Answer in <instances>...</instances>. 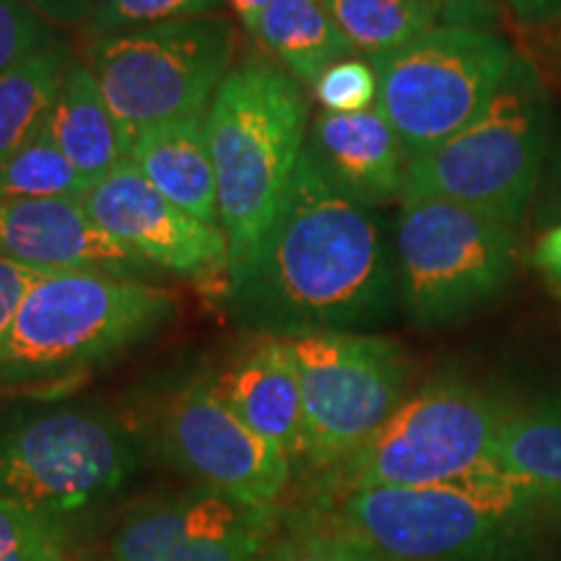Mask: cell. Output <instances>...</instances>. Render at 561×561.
I'll return each instance as SVG.
<instances>
[{
	"mask_svg": "<svg viewBox=\"0 0 561 561\" xmlns=\"http://www.w3.org/2000/svg\"><path fill=\"white\" fill-rule=\"evenodd\" d=\"M227 299L234 318L261 335L356 333L392 314L396 248L377 210L335 191L305 151L284 206Z\"/></svg>",
	"mask_w": 561,
	"mask_h": 561,
	"instance_id": "cell-1",
	"label": "cell"
},
{
	"mask_svg": "<svg viewBox=\"0 0 561 561\" xmlns=\"http://www.w3.org/2000/svg\"><path fill=\"white\" fill-rule=\"evenodd\" d=\"M310 96L265 55L237 60L206 112L229 284L248 268L305 157Z\"/></svg>",
	"mask_w": 561,
	"mask_h": 561,
	"instance_id": "cell-2",
	"label": "cell"
},
{
	"mask_svg": "<svg viewBox=\"0 0 561 561\" xmlns=\"http://www.w3.org/2000/svg\"><path fill=\"white\" fill-rule=\"evenodd\" d=\"M178 294L110 273H39L0 339V388L102 367L178 314Z\"/></svg>",
	"mask_w": 561,
	"mask_h": 561,
	"instance_id": "cell-3",
	"label": "cell"
},
{
	"mask_svg": "<svg viewBox=\"0 0 561 561\" xmlns=\"http://www.w3.org/2000/svg\"><path fill=\"white\" fill-rule=\"evenodd\" d=\"M538 504L520 483L489 471L432 486L341 491L328 525L388 561H486Z\"/></svg>",
	"mask_w": 561,
	"mask_h": 561,
	"instance_id": "cell-4",
	"label": "cell"
},
{
	"mask_svg": "<svg viewBox=\"0 0 561 561\" xmlns=\"http://www.w3.org/2000/svg\"><path fill=\"white\" fill-rule=\"evenodd\" d=\"M551 149L549 94L517 55L476 121L409 164L403 198H445L517 227L536 198Z\"/></svg>",
	"mask_w": 561,
	"mask_h": 561,
	"instance_id": "cell-5",
	"label": "cell"
},
{
	"mask_svg": "<svg viewBox=\"0 0 561 561\" xmlns=\"http://www.w3.org/2000/svg\"><path fill=\"white\" fill-rule=\"evenodd\" d=\"M83 62L130 138L149 125L206 115L237 62V30L221 16L164 21L89 39Z\"/></svg>",
	"mask_w": 561,
	"mask_h": 561,
	"instance_id": "cell-6",
	"label": "cell"
},
{
	"mask_svg": "<svg viewBox=\"0 0 561 561\" xmlns=\"http://www.w3.org/2000/svg\"><path fill=\"white\" fill-rule=\"evenodd\" d=\"M398 301L421 328L453 325L507 289L515 227L445 198H403L396 219Z\"/></svg>",
	"mask_w": 561,
	"mask_h": 561,
	"instance_id": "cell-7",
	"label": "cell"
},
{
	"mask_svg": "<svg viewBox=\"0 0 561 561\" xmlns=\"http://www.w3.org/2000/svg\"><path fill=\"white\" fill-rule=\"evenodd\" d=\"M136 466L133 434L96 405H53L0 426V500L55 520L107 502Z\"/></svg>",
	"mask_w": 561,
	"mask_h": 561,
	"instance_id": "cell-8",
	"label": "cell"
},
{
	"mask_svg": "<svg viewBox=\"0 0 561 561\" xmlns=\"http://www.w3.org/2000/svg\"><path fill=\"white\" fill-rule=\"evenodd\" d=\"M515 58L502 34L473 24H442L401 50L371 58L375 107L413 161L481 115Z\"/></svg>",
	"mask_w": 561,
	"mask_h": 561,
	"instance_id": "cell-9",
	"label": "cell"
},
{
	"mask_svg": "<svg viewBox=\"0 0 561 561\" xmlns=\"http://www.w3.org/2000/svg\"><path fill=\"white\" fill-rule=\"evenodd\" d=\"M510 411L462 380H434L405 398L388 424L331 473L335 491L432 486L494 471Z\"/></svg>",
	"mask_w": 561,
	"mask_h": 561,
	"instance_id": "cell-10",
	"label": "cell"
},
{
	"mask_svg": "<svg viewBox=\"0 0 561 561\" xmlns=\"http://www.w3.org/2000/svg\"><path fill=\"white\" fill-rule=\"evenodd\" d=\"M289 343L305 403V462L333 473L409 398V362L401 343L382 335L320 331Z\"/></svg>",
	"mask_w": 561,
	"mask_h": 561,
	"instance_id": "cell-11",
	"label": "cell"
},
{
	"mask_svg": "<svg viewBox=\"0 0 561 561\" xmlns=\"http://www.w3.org/2000/svg\"><path fill=\"white\" fill-rule=\"evenodd\" d=\"M159 445L195 486L257 507H278L294 462L229 409L208 371L174 385L159 411Z\"/></svg>",
	"mask_w": 561,
	"mask_h": 561,
	"instance_id": "cell-12",
	"label": "cell"
},
{
	"mask_svg": "<svg viewBox=\"0 0 561 561\" xmlns=\"http://www.w3.org/2000/svg\"><path fill=\"white\" fill-rule=\"evenodd\" d=\"M276 536L278 507L193 486L125 510L102 561H263Z\"/></svg>",
	"mask_w": 561,
	"mask_h": 561,
	"instance_id": "cell-13",
	"label": "cell"
},
{
	"mask_svg": "<svg viewBox=\"0 0 561 561\" xmlns=\"http://www.w3.org/2000/svg\"><path fill=\"white\" fill-rule=\"evenodd\" d=\"M83 208L133 255L182 278H224L229 284V242L221 227L153 191L128 159L83 195Z\"/></svg>",
	"mask_w": 561,
	"mask_h": 561,
	"instance_id": "cell-14",
	"label": "cell"
},
{
	"mask_svg": "<svg viewBox=\"0 0 561 561\" xmlns=\"http://www.w3.org/2000/svg\"><path fill=\"white\" fill-rule=\"evenodd\" d=\"M0 257L42 273H110L151 280L161 271L110 237L79 198L0 201Z\"/></svg>",
	"mask_w": 561,
	"mask_h": 561,
	"instance_id": "cell-15",
	"label": "cell"
},
{
	"mask_svg": "<svg viewBox=\"0 0 561 561\" xmlns=\"http://www.w3.org/2000/svg\"><path fill=\"white\" fill-rule=\"evenodd\" d=\"M305 151L322 178L351 201L367 208L403 201L411 161L377 107L320 110L310 121Z\"/></svg>",
	"mask_w": 561,
	"mask_h": 561,
	"instance_id": "cell-16",
	"label": "cell"
},
{
	"mask_svg": "<svg viewBox=\"0 0 561 561\" xmlns=\"http://www.w3.org/2000/svg\"><path fill=\"white\" fill-rule=\"evenodd\" d=\"M229 409L294 462L307 460L305 403L289 339L257 335L216 377Z\"/></svg>",
	"mask_w": 561,
	"mask_h": 561,
	"instance_id": "cell-17",
	"label": "cell"
},
{
	"mask_svg": "<svg viewBox=\"0 0 561 561\" xmlns=\"http://www.w3.org/2000/svg\"><path fill=\"white\" fill-rule=\"evenodd\" d=\"M125 159L149 180L153 191H159L174 206L198 221L221 227L206 115L157 123L136 130L128 138Z\"/></svg>",
	"mask_w": 561,
	"mask_h": 561,
	"instance_id": "cell-18",
	"label": "cell"
},
{
	"mask_svg": "<svg viewBox=\"0 0 561 561\" xmlns=\"http://www.w3.org/2000/svg\"><path fill=\"white\" fill-rule=\"evenodd\" d=\"M47 128L79 172L87 191L128 157V138L83 58L68 62L58 100L47 115Z\"/></svg>",
	"mask_w": 561,
	"mask_h": 561,
	"instance_id": "cell-19",
	"label": "cell"
},
{
	"mask_svg": "<svg viewBox=\"0 0 561 561\" xmlns=\"http://www.w3.org/2000/svg\"><path fill=\"white\" fill-rule=\"evenodd\" d=\"M255 42L305 89H312L333 62L356 58L322 0H271Z\"/></svg>",
	"mask_w": 561,
	"mask_h": 561,
	"instance_id": "cell-20",
	"label": "cell"
},
{
	"mask_svg": "<svg viewBox=\"0 0 561 561\" xmlns=\"http://www.w3.org/2000/svg\"><path fill=\"white\" fill-rule=\"evenodd\" d=\"M491 462L496 473L520 483L541 504H561V405L510 411Z\"/></svg>",
	"mask_w": 561,
	"mask_h": 561,
	"instance_id": "cell-21",
	"label": "cell"
},
{
	"mask_svg": "<svg viewBox=\"0 0 561 561\" xmlns=\"http://www.w3.org/2000/svg\"><path fill=\"white\" fill-rule=\"evenodd\" d=\"M73 58L70 42L58 39L0 73V164L45 125Z\"/></svg>",
	"mask_w": 561,
	"mask_h": 561,
	"instance_id": "cell-22",
	"label": "cell"
},
{
	"mask_svg": "<svg viewBox=\"0 0 561 561\" xmlns=\"http://www.w3.org/2000/svg\"><path fill=\"white\" fill-rule=\"evenodd\" d=\"M335 26L367 60L396 53L421 34L450 24V11L426 0H322Z\"/></svg>",
	"mask_w": 561,
	"mask_h": 561,
	"instance_id": "cell-23",
	"label": "cell"
},
{
	"mask_svg": "<svg viewBox=\"0 0 561 561\" xmlns=\"http://www.w3.org/2000/svg\"><path fill=\"white\" fill-rule=\"evenodd\" d=\"M87 185L73 170L47 121L21 149L0 164V201L19 198H79Z\"/></svg>",
	"mask_w": 561,
	"mask_h": 561,
	"instance_id": "cell-24",
	"label": "cell"
},
{
	"mask_svg": "<svg viewBox=\"0 0 561 561\" xmlns=\"http://www.w3.org/2000/svg\"><path fill=\"white\" fill-rule=\"evenodd\" d=\"M0 561H79L68 523L0 500Z\"/></svg>",
	"mask_w": 561,
	"mask_h": 561,
	"instance_id": "cell-25",
	"label": "cell"
},
{
	"mask_svg": "<svg viewBox=\"0 0 561 561\" xmlns=\"http://www.w3.org/2000/svg\"><path fill=\"white\" fill-rule=\"evenodd\" d=\"M224 5L227 0H100L83 34L94 39L164 21L216 16Z\"/></svg>",
	"mask_w": 561,
	"mask_h": 561,
	"instance_id": "cell-26",
	"label": "cell"
},
{
	"mask_svg": "<svg viewBox=\"0 0 561 561\" xmlns=\"http://www.w3.org/2000/svg\"><path fill=\"white\" fill-rule=\"evenodd\" d=\"M263 561H388L367 546L335 530L333 525L294 530L289 536H276Z\"/></svg>",
	"mask_w": 561,
	"mask_h": 561,
	"instance_id": "cell-27",
	"label": "cell"
},
{
	"mask_svg": "<svg viewBox=\"0 0 561 561\" xmlns=\"http://www.w3.org/2000/svg\"><path fill=\"white\" fill-rule=\"evenodd\" d=\"M312 94L328 112H367L377 104V70L359 55L339 60L322 70Z\"/></svg>",
	"mask_w": 561,
	"mask_h": 561,
	"instance_id": "cell-28",
	"label": "cell"
},
{
	"mask_svg": "<svg viewBox=\"0 0 561 561\" xmlns=\"http://www.w3.org/2000/svg\"><path fill=\"white\" fill-rule=\"evenodd\" d=\"M58 26L26 0H0V73L58 42Z\"/></svg>",
	"mask_w": 561,
	"mask_h": 561,
	"instance_id": "cell-29",
	"label": "cell"
},
{
	"mask_svg": "<svg viewBox=\"0 0 561 561\" xmlns=\"http://www.w3.org/2000/svg\"><path fill=\"white\" fill-rule=\"evenodd\" d=\"M533 224L538 229L561 224V136L551 140L549 157H546L541 182L533 198Z\"/></svg>",
	"mask_w": 561,
	"mask_h": 561,
	"instance_id": "cell-30",
	"label": "cell"
},
{
	"mask_svg": "<svg viewBox=\"0 0 561 561\" xmlns=\"http://www.w3.org/2000/svg\"><path fill=\"white\" fill-rule=\"evenodd\" d=\"M39 273L42 271L24 268V265L0 257V339H3L5 331L11 328L21 301H24L32 280L37 278Z\"/></svg>",
	"mask_w": 561,
	"mask_h": 561,
	"instance_id": "cell-31",
	"label": "cell"
},
{
	"mask_svg": "<svg viewBox=\"0 0 561 561\" xmlns=\"http://www.w3.org/2000/svg\"><path fill=\"white\" fill-rule=\"evenodd\" d=\"M58 30H87L100 0H26Z\"/></svg>",
	"mask_w": 561,
	"mask_h": 561,
	"instance_id": "cell-32",
	"label": "cell"
},
{
	"mask_svg": "<svg viewBox=\"0 0 561 561\" xmlns=\"http://www.w3.org/2000/svg\"><path fill=\"white\" fill-rule=\"evenodd\" d=\"M541 34H536V45H533V50L536 55L528 58L533 62V68L538 70V76H541L543 87H561V21L559 24H551V26H543V30H536ZM525 58V55H523Z\"/></svg>",
	"mask_w": 561,
	"mask_h": 561,
	"instance_id": "cell-33",
	"label": "cell"
},
{
	"mask_svg": "<svg viewBox=\"0 0 561 561\" xmlns=\"http://www.w3.org/2000/svg\"><path fill=\"white\" fill-rule=\"evenodd\" d=\"M530 265L541 273L551 289L561 291V224L541 229L530 250Z\"/></svg>",
	"mask_w": 561,
	"mask_h": 561,
	"instance_id": "cell-34",
	"label": "cell"
},
{
	"mask_svg": "<svg viewBox=\"0 0 561 561\" xmlns=\"http://www.w3.org/2000/svg\"><path fill=\"white\" fill-rule=\"evenodd\" d=\"M507 3L528 30H543L561 21V0H507Z\"/></svg>",
	"mask_w": 561,
	"mask_h": 561,
	"instance_id": "cell-35",
	"label": "cell"
},
{
	"mask_svg": "<svg viewBox=\"0 0 561 561\" xmlns=\"http://www.w3.org/2000/svg\"><path fill=\"white\" fill-rule=\"evenodd\" d=\"M271 0H227V9H231L234 13L237 21L242 24L244 34H248L250 39L257 37V24H261V16L265 11V5H268Z\"/></svg>",
	"mask_w": 561,
	"mask_h": 561,
	"instance_id": "cell-36",
	"label": "cell"
},
{
	"mask_svg": "<svg viewBox=\"0 0 561 561\" xmlns=\"http://www.w3.org/2000/svg\"><path fill=\"white\" fill-rule=\"evenodd\" d=\"M426 3H437L442 9L447 11H460V9H476L479 5V0H426Z\"/></svg>",
	"mask_w": 561,
	"mask_h": 561,
	"instance_id": "cell-37",
	"label": "cell"
}]
</instances>
